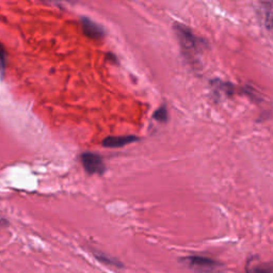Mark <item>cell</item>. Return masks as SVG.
Instances as JSON below:
<instances>
[{"label": "cell", "instance_id": "cell-4", "mask_svg": "<svg viewBox=\"0 0 273 273\" xmlns=\"http://www.w3.org/2000/svg\"><path fill=\"white\" fill-rule=\"evenodd\" d=\"M245 273H273L271 262L261 261L257 256H251L246 260Z\"/></svg>", "mask_w": 273, "mask_h": 273}, {"label": "cell", "instance_id": "cell-1", "mask_svg": "<svg viewBox=\"0 0 273 273\" xmlns=\"http://www.w3.org/2000/svg\"><path fill=\"white\" fill-rule=\"evenodd\" d=\"M174 31L180 45L181 53L187 61L196 68L200 64V58L202 55L201 41L193 35L191 30L181 24L176 23L174 25Z\"/></svg>", "mask_w": 273, "mask_h": 273}, {"label": "cell", "instance_id": "cell-6", "mask_svg": "<svg viewBox=\"0 0 273 273\" xmlns=\"http://www.w3.org/2000/svg\"><path fill=\"white\" fill-rule=\"evenodd\" d=\"M138 138L136 136H117V137H108L104 139L103 146L108 148H118L123 147L127 144H131L137 142Z\"/></svg>", "mask_w": 273, "mask_h": 273}, {"label": "cell", "instance_id": "cell-8", "mask_svg": "<svg viewBox=\"0 0 273 273\" xmlns=\"http://www.w3.org/2000/svg\"><path fill=\"white\" fill-rule=\"evenodd\" d=\"M261 5V13L263 15V21L266 24L267 28L271 29V12H272V0H262Z\"/></svg>", "mask_w": 273, "mask_h": 273}, {"label": "cell", "instance_id": "cell-3", "mask_svg": "<svg viewBox=\"0 0 273 273\" xmlns=\"http://www.w3.org/2000/svg\"><path fill=\"white\" fill-rule=\"evenodd\" d=\"M81 163L84 167L85 171L90 175H103L106 171V165L102 158V156H99L96 153L92 152H86L81 155Z\"/></svg>", "mask_w": 273, "mask_h": 273}, {"label": "cell", "instance_id": "cell-10", "mask_svg": "<svg viewBox=\"0 0 273 273\" xmlns=\"http://www.w3.org/2000/svg\"><path fill=\"white\" fill-rule=\"evenodd\" d=\"M7 52L3 45H0V73L4 74L7 66Z\"/></svg>", "mask_w": 273, "mask_h": 273}, {"label": "cell", "instance_id": "cell-9", "mask_svg": "<svg viewBox=\"0 0 273 273\" xmlns=\"http://www.w3.org/2000/svg\"><path fill=\"white\" fill-rule=\"evenodd\" d=\"M153 119L158 121L160 123H164L167 122L168 119H169V112H168V109L165 106H161L159 109H157L153 115Z\"/></svg>", "mask_w": 273, "mask_h": 273}, {"label": "cell", "instance_id": "cell-5", "mask_svg": "<svg viewBox=\"0 0 273 273\" xmlns=\"http://www.w3.org/2000/svg\"><path fill=\"white\" fill-rule=\"evenodd\" d=\"M81 27L85 36L90 39L99 40L104 37V29L98 24L88 18H84L81 20Z\"/></svg>", "mask_w": 273, "mask_h": 273}, {"label": "cell", "instance_id": "cell-7", "mask_svg": "<svg viewBox=\"0 0 273 273\" xmlns=\"http://www.w3.org/2000/svg\"><path fill=\"white\" fill-rule=\"evenodd\" d=\"M93 255L95 256V258L101 261L103 263H106V264H109V266H112V267H117V268H123V263L121 261H119L117 258L112 257V256H109L107 255L105 253H102V252H97V251H93Z\"/></svg>", "mask_w": 273, "mask_h": 273}, {"label": "cell", "instance_id": "cell-2", "mask_svg": "<svg viewBox=\"0 0 273 273\" xmlns=\"http://www.w3.org/2000/svg\"><path fill=\"white\" fill-rule=\"evenodd\" d=\"M179 261L195 273H224L223 263L207 256L189 255L180 258Z\"/></svg>", "mask_w": 273, "mask_h": 273}]
</instances>
